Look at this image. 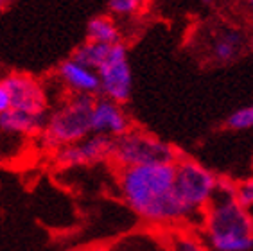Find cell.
Here are the masks:
<instances>
[{
	"label": "cell",
	"mask_w": 253,
	"mask_h": 251,
	"mask_svg": "<svg viewBox=\"0 0 253 251\" xmlns=\"http://www.w3.org/2000/svg\"><path fill=\"white\" fill-rule=\"evenodd\" d=\"M113 140L102 135H88L76 144L65 145L54 151V162L59 167L74 169V167H90L112 160Z\"/></svg>",
	"instance_id": "obj_8"
},
{
	"label": "cell",
	"mask_w": 253,
	"mask_h": 251,
	"mask_svg": "<svg viewBox=\"0 0 253 251\" xmlns=\"http://www.w3.org/2000/svg\"><path fill=\"white\" fill-rule=\"evenodd\" d=\"M181 153L174 145L156 138L147 131L131 129L122 136L113 140L112 162L117 169L127 167H140V165H156V164H174Z\"/></svg>",
	"instance_id": "obj_4"
},
{
	"label": "cell",
	"mask_w": 253,
	"mask_h": 251,
	"mask_svg": "<svg viewBox=\"0 0 253 251\" xmlns=\"http://www.w3.org/2000/svg\"><path fill=\"white\" fill-rule=\"evenodd\" d=\"M200 232L209 251L253 250V217L235 201L234 179L217 178Z\"/></svg>",
	"instance_id": "obj_2"
},
{
	"label": "cell",
	"mask_w": 253,
	"mask_h": 251,
	"mask_svg": "<svg viewBox=\"0 0 253 251\" xmlns=\"http://www.w3.org/2000/svg\"><path fill=\"white\" fill-rule=\"evenodd\" d=\"M92 133L108 138H119L133 127V122L122 104L108 101L104 97H95L92 108Z\"/></svg>",
	"instance_id": "obj_10"
},
{
	"label": "cell",
	"mask_w": 253,
	"mask_h": 251,
	"mask_svg": "<svg viewBox=\"0 0 253 251\" xmlns=\"http://www.w3.org/2000/svg\"><path fill=\"white\" fill-rule=\"evenodd\" d=\"M235 201L244 210L253 208V176L235 181Z\"/></svg>",
	"instance_id": "obj_18"
},
{
	"label": "cell",
	"mask_w": 253,
	"mask_h": 251,
	"mask_svg": "<svg viewBox=\"0 0 253 251\" xmlns=\"http://www.w3.org/2000/svg\"><path fill=\"white\" fill-rule=\"evenodd\" d=\"M164 235H166L167 251H209L200 230L174 228V230H166Z\"/></svg>",
	"instance_id": "obj_15"
},
{
	"label": "cell",
	"mask_w": 253,
	"mask_h": 251,
	"mask_svg": "<svg viewBox=\"0 0 253 251\" xmlns=\"http://www.w3.org/2000/svg\"><path fill=\"white\" fill-rule=\"evenodd\" d=\"M102 251H167V242L162 230L147 226L126 233Z\"/></svg>",
	"instance_id": "obj_12"
},
{
	"label": "cell",
	"mask_w": 253,
	"mask_h": 251,
	"mask_svg": "<svg viewBox=\"0 0 253 251\" xmlns=\"http://www.w3.org/2000/svg\"><path fill=\"white\" fill-rule=\"evenodd\" d=\"M108 52H110V47H108V45L84 42V43L76 47V50L72 52L70 59H74L76 63H79V65H83V67H86V68L97 70L102 65V61L106 59Z\"/></svg>",
	"instance_id": "obj_16"
},
{
	"label": "cell",
	"mask_w": 253,
	"mask_h": 251,
	"mask_svg": "<svg viewBox=\"0 0 253 251\" xmlns=\"http://www.w3.org/2000/svg\"><path fill=\"white\" fill-rule=\"evenodd\" d=\"M142 2L138 0H110L108 11L110 16H133L142 9Z\"/></svg>",
	"instance_id": "obj_19"
},
{
	"label": "cell",
	"mask_w": 253,
	"mask_h": 251,
	"mask_svg": "<svg viewBox=\"0 0 253 251\" xmlns=\"http://www.w3.org/2000/svg\"><path fill=\"white\" fill-rule=\"evenodd\" d=\"M86 42L108 45V47L122 43V31L117 20L110 15L93 16L86 24Z\"/></svg>",
	"instance_id": "obj_14"
},
{
	"label": "cell",
	"mask_w": 253,
	"mask_h": 251,
	"mask_svg": "<svg viewBox=\"0 0 253 251\" xmlns=\"http://www.w3.org/2000/svg\"><path fill=\"white\" fill-rule=\"evenodd\" d=\"M9 108H11L9 93H7V90L4 88V84L0 83V115H2V113H5Z\"/></svg>",
	"instance_id": "obj_20"
},
{
	"label": "cell",
	"mask_w": 253,
	"mask_h": 251,
	"mask_svg": "<svg viewBox=\"0 0 253 251\" xmlns=\"http://www.w3.org/2000/svg\"><path fill=\"white\" fill-rule=\"evenodd\" d=\"M117 183L124 203L149 228L201 230L203 213L187 210L174 194V164L127 167L117 170Z\"/></svg>",
	"instance_id": "obj_1"
},
{
	"label": "cell",
	"mask_w": 253,
	"mask_h": 251,
	"mask_svg": "<svg viewBox=\"0 0 253 251\" xmlns=\"http://www.w3.org/2000/svg\"><path fill=\"white\" fill-rule=\"evenodd\" d=\"M217 178L210 169L190 156L181 155L174 162V194L181 205L196 213H203L214 194Z\"/></svg>",
	"instance_id": "obj_5"
},
{
	"label": "cell",
	"mask_w": 253,
	"mask_h": 251,
	"mask_svg": "<svg viewBox=\"0 0 253 251\" xmlns=\"http://www.w3.org/2000/svg\"><path fill=\"white\" fill-rule=\"evenodd\" d=\"M9 93L11 110L29 115H49V97L42 81L24 72L5 74L0 79Z\"/></svg>",
	"instance_id": "obj_7"
},
{
	"label": "cell",
	"mask_w": 253,
	"mask_h": 251,
	"mask_svg": "<svg viewBox=\"0 0 253 251\" xmlns=\"http://www.w3.org/2000/svg\"><path fill=\"white\" fill-rule=\"evenodd\" d=\"M47 115H29L16 110H7L0 115V133L11 136H40Z\"/></svg>",
	"instance_id": "obj_13"
},
{
	"label": "cell",
	"mask_w": 253,
	"mask_h": 251,
	"mask_svg": "<svg viewBox=\"0 0 253 251\" xmlns=\"http://www.w3.org/2000/svg\"><path fill=\"white\" fill-rule=\"evenodd\" d=\"M56 76L70 95L99 97V78L97 72L92 68L83 67L68 58L58 67Z\"/></svg>",
	"instance_id": "obj_11"
},
{
	"label": "cell",
	"mask_w": 253,
	"mask_h": 251,
	"mask_svg": "<svg viewBox=\"0 0 253 251\" xmlns=\"http://www.w3.org/2000/svg\"><path fill=\"white\" fill-rule=\"evenodd\" d=\"M246 48V34L232 25L214 27L205 40V56L215 65L232 63L244 52Z\"/></svg>",
	"instance_id": "obj_9"
},
{
	"label": "cell",
	"mask_w": 253,
	"mask_h": 251,
	"mask_svg": "<svg viewBox=\"0 0 253 251\" xmlns=\"http://www.w3.org/2000/svg\"><path fill=\"white\" fill-rule=\"evenodd\" d=\"M250 7H252V9H253V0H252V2H250Z\"/></svg>",
	"instance_id": "obj_23"
},
{
	"label": "cell",
	"mask_w": 253,
	"mask_h": 251,
	"mask_svg": "<svg viewBox=\"0 0 253 251\" xmlns=\"http://www.w3.org/2000/svg\"><path fill=\"white\" fill-rule=\"evenodd\" d=\"M95 72L99 78V97H104L117 104L129 101L133 90V72L127 59L126 45H112L106 59Z\"/></svg>",
	"instance_id": "obj_6"
},
{
	"label": "cell",
	"mask_w": 253,
	"mask_h": 251,
	"mask_svg": "<svg viewBox=\"0 0 253 251\" xmlns=\"http://www.w3.org/2000/svg\"><path fill=\"white\" fill-rule=\"evenodd\" d=\"M70 251H102V250H92V248H78V250H70Z\"/></svg>",
	"instance_id": "obj_21"
},
{
	"label": "cell",
	"mask_w": 253,
	"mask_h": 251,
	"mask_svg": "<svg viewBox=\"0 0 253 251\" xmlns=\"http://www.w3.org/2000/svg\"><path fill=\"white\" fill-rule=\"evenodd\" d=\"M4 7H5V2H4V0H0V11L4 9Z\"/></svg>",
	"instance_id": "obj_22"
},
{
	"label": "cell",
	"mask_w": 253,
	"mask_h": 251,
	"mask_svg": "<svg viewBox=\"0 0 253 251\" xmlns=\"http://www.w3.org/2000/svg\"><path fill=\"white\" fill-rule=\"evenodd\" d=\"M95 97L70 95L59 106L49 110L40 144L43 149L58 151L92 135V108Z\"/></svg>",
	"instance_id": "obj_3"
},
{
	"label": "cell",
	"mask_w": 253,
	"mask_h": 251,
	"mask_svg": "<svg viewBox=\"0 0 253 251\" xmlns=\"http://www.w3.org/2000/svg\"><path fill=\"white\" fill-rule=\"evenodd\" d=\"M224 126L228 129L234 131H244L253 127V104L252 106H244L235 110L234 113H230L224 121Z\"/></svg>",
	"instance_id": "obj_17"
}]
</instances>
